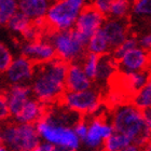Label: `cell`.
Masks as SVG:
<instances>
[{
    "instance_id": "cell-14",
    "label": "cell",
    "mask_w": 151,
    "mask_h": 151,
    "mask_svg": "<svg viewBox=\"0 0 151 151\" xmlns=\"http://www.w3.org/2000/svg\"><path fill=\"white\" fill-rule=\"evenodd\" d=\"M101 32L110 45L111 50L121 44L129 36V23L126 19H113L106 17L101 26Z\"/></svg>"
},
{
    "instance_id": "cell-10",
    "label": "cell",
    "mask_w": 151,
    "mask_h": 151,
    "mask_svg": "<svg viewBox=\"0 0 151 151\" xmlns=\"http://www.w3.org/2000/svg\"><path fill=\"white\" fill-rule=\"evenodd\" d=\"M35 70V64L24 55H21L13 58L4 75L11 84H27V82L32 81Z\"/></svg>"
},
{
    "instance_id": "cell-20",
    "label": "cell",
    "mask_w": 151,
    "mask_h": 151,
    "mask_svg": "<svg viewBox=\"0 0 151 151\" xmlns=\"http://www.w3.org/2000/svg\"><path fill=\"white\" fill-rule=\"evenodd\" d=\"M110 51L111 47L108 43L107 38L105 37L104 32H101V29L97 30L94 35L88 38V43H86V52L101 56L109 53Z\"/></svg>"
},
{
    "instance_id": "cell-22",
    "label": "cell",
    "mask_w": 151,
    "mask_h": 151,
    "mask_svg": "<svg viewBox=\"0 0 151 151\" xmlns=\"http://www.w3.org/2000/svg\"><path fill=\"white\" fill-rule=\"evenodd\" d=\"M32 19H29L28 16L25 15L23 12L17 10L11 16V19L8 21L6 26H8V28L11 32H15V34H22L28 26L32 25Z\"/></svg>"
},
{
    "instance_id": "cell-37",
    "label": "cell",
    "mask_w": 151,
    "mask_h": 151,
    "mask_svg": "<svg viewBox=\"0 0 151 151\" xmlns=\"http://www.w3.org/2000/svg\"><path fill=\"white\" fill-rule=\"evenodd\" d=\"M120 151H144L142 150V146H138L134 144V142H131L127 146H125L124 148H122Z\"/></svg>"
},
{
    "instance_id": "cell-35",
    "label": "cell",
    "mask_w": 151,
    "mask_h": 151,
    "mask_svg": "<svg viewBox=\"0 0 151 151\" xmlns=\"http://www.w3.org/2000/svg\"><path fill=\"white\" fill-rule=\"evenodd\" d=\"M39 147H40V149L42 151H73L68 148L62 147V146H56V145H53V144L45 142H41Z\"/></svg>"
},
{
    "instance_id": "cell-24",
    "label": "cell",
    "mask_w": 151,
    "mask_h": 151,
    "mask_svg": "<svg viewBox=\"0 0 151 151\" xmlns=\"http://www.w3.org/2000/svg\"><path fill=\"white\" fill-rule=\"evenodd\" d=\"M131 8L132 3L129 0H113L108 16L113 19H126L131 12Z\"/></svg>"
},
{
    "instance_id": "cell-13",
    "label": "cell",
    "mask_w": 151,
    "mask_h": 151,
    "mask_svg": "<svg viewBox=\"0 0 151 151\" xmlns=\"http://www.w3.org/2000/svg\"><path fill=\"white\" fill-rule=\"evenodd\" d=\"M151 73L149 70H144V71H120L116 73L112 82L114 85L119 86L124 93H125L129 98L133 94H135L142 85L145 84Z\"/></svg>"
},
{
    "instance_id": "cell-31",
    "label": "cell",
    "mask_w": 151,
    "mask_h": 151,
    "mask_svg": "<svg viewBox=\"0 0 151 151\" xmlns=\"http://www.w3.org/2000/svg\"><path fill=\"white\" fill-rule=\"evenodd\" d=\"M112 1L113 0H92L91 6H94L95 9L99 11L101 14H104L105 16H108Z\"/></svg>"
},
{
    "instance_id": "cell-44",
    "label": "cell",
    "mask_w": 151,
    "mask_h": 151,
    "mask_svg": "<svg viewBox=\"0 0 151 151\" xmlns=\"http://www.w3.org/2000/svg\"><path fill=\"white\" fill-rule=\"evenodd\" d=\"M53 1H55V0H53Z\"/></svg>"
},
{
    "instance_id": "cell-2",
    "label": "cell",
    "mask_w": 151,
    "mask_h": 151,
    "mask_svg": "<svg viewBox=\"0 0 151 151\" xmlns=\"http://www.w3.org/2000/svg\"><path fill=\"white\" fill-rule=\"evenodd\" d=\"M67 68L68 63L58 57L36 65L30 85L32 96L45 106L58 104L66 91L65 79Z\"/></svg>"
},
{
    "instance_id": "cell-18",
    "label": "cell",
    "mask_w": 151,
    "mask_h": 151,
    "mask_svg": "<svg viewBox=\"0 0 151 151\" xmlns=\"http://www.w3.org/2000/svg\"><path fill=\"white\" fill-rule=\"evenodd\" d=\"M118 73H119L118 60L110 53H107L105 55L99 56L97 75H96L95 80L106 82L112 81Z\"/></svg>"
},
{
    "instance_id": "cell-42",
    "label": "cell",
    "mask_w": 151,
    "mask_h": 151,
    "mask_svg": "<svg viewBox=\"0 0 151 151\" xmlns=\"http://www.w3.org/2000/svg\"><path fill=\"white\" fill-rule=\"evenodd\" d=\"M0 142H1V127H0Z\"/></svg>"
},
{
    "instance_id": "cell-25",
    "label": "cell",
    "mask_w": 151,
    "mask_h": 151,
    "mask_svg": "<svg viewBox=\"0 0 151 151\" xmlns=\"http://www.w3.org/2000/svg\"><path fill=\"white\" fill-rule=\"evenodd\" d=\"M98 62H99V56L96 54L88 53V52L82 58L81 66L84 70L85 75L88 76L91 80H95V78H96L98 69Z\"/></svg>"
},
{
    "instance_id": "cell-17",
    "label": "cell",
    "mask_w": 151,
    "mask_h": 151,
    "mask_svg": "<svg viewBox=\"0 0 151 151\" xmlns=\"http://www.w3.org/2000/svg\"><path fill=\"white\" fill-rule=\"evenodd\" d=\"M47 106L42 104L41 101H39L37 98L32 96L23 105V107L17 112V114L13 116V120L15 122L36 124L44 116V113L47 111Z\"/></svg>"
},
{
    "instance_id": "cell-3",
    "label": "cell",
    "mask_w": 151,
    "mask_h": 151,
    "mask_svg": "<svg viewBox=\"0 0 151 151\" xmlns=\"http://www.w3.org/2000/svg\"><path fill=\"white\" fill-rule=\"evenodd\" d=\"M111 124L114 131L126 135L132 142L142 147L151 137L144 121L142 111L132 103H124L113 108Z\"/></svg>"
},
{
    "instance_id": "cell-21",
    "label": "cell",
    "mask_w": 151,
    "mask_h": 151,
    "mask_svg": "<svg viewBox=\"0 0 151 151\" xmlns=\"http://www.w3.org/2000/svg\"><path fill=\"white\" fill-rule=\"evenodd\" d=\"M129 99L131 103L140 110L151 108V76L145 84L135 94H133Z\"/></svg>"
},
{
    "instance_id": "cell-28",
    "label": "cell",
    "mask_w": 151,
    "mask_h": 151,
    "mask_svg": "<svg viewBox=\"0 0 151 151\" xmlns=\"http://www.w3.org/2000/svg\"><path fill=\"white\" fill-rule=\"evenodd\" d=\"M129 97L124 92L116 85H113V88H110L106 96V103H107L111 108H116L120 105L125 103L126 98Z\"/></svg>"
},
{
    "instance_id": "cell-29",
    "label": "cell",
    "mask_w": 151,
    "mask_h": 151,
    "mask_svg": "<svg viewBox=\"0 0 151 151\" xmlns=\"http://www.w3.org/2000/svg\"><path fill=\"white\" fill-rule=\"evenodd\" d=\"M131 12L139 17H151V0H138L132 3Z\"/></svg>"
},
{
    "instance_id": "cell-6",
    "label": "cell",
    "mask_w": 151,
    "mask_h": 151,
    "mask_svg": "<svg viewBox=\"0 0 151 151\" xmlns=\"http://www.w3.org/2000/svg\"><path fill=\"white\" fill-rule=\"evenodd\" d=\"M88 0H55L45 13V22L51 30H67L75 26Z\"/></svg>"
},
{
    "instance_id": "cell-40",
    "label": "cell",
    "mask_w": 151,
    "mask_h": 151,
    "mask_svg": "<svg viewBox=\"0 0 151 151\" xmlns=\"http://www.w3.org/2000/svg\"><path fill=\"white\" fill-rule=\"evenodd\" d=\"M28 151H42L40 149V147L38 146V147H36V148H34V149H32V150H28Z\"/></svg>"
},
{
    "instance_id": "cell-41",
    "label": "cell",
    "mask_w": 151,
    "mask_h": 151,
    "mask_svg": "<svg viewBox=\"0 0 151 151\" xmlns=\"http://www.w3.org/2000/svg\"><path fill=\"white\" fill-rule=\"evenodd\" d=\"M129 1L131 3H134V2H136V1H138V0H129Z\"/></svg>"
},
{
    "instance_id": "cell-43",
    "label": "cell",
    "mask_w": 151,
    "mask_h": 151,
    "mask_svg": "<svg viewBox=\"0 0 151 151\" xmlns=\"http://www.w3.org/2000/svg\"><path fill=\"white\" fill-rule=\"evenodd\" d=\"M101 151H107V150H105V149H104V150H101Z\"/></svg>"
},
{
    "instance_id": "cell-1",
    "label": "cell",
    "mask_w": 151,
    "mask_h": 151,
    "mask_svg": "<svg viewBox=\"0 0 151 151\" xmlns=\"http://www.w3.org/2000/svg\"><path fill=\"white\" fill-rule=\"evenodd\" d=\"M79 119L80 114L69 110L60 103L47 106L44 116L36 123L41 142L78 151L81 140L76 135L73 126Z\"/></svg>"
},
{
    "instance_id": "cell-32",
    "label": "cell",
    "mask_w": 151,
    "mask_h": 151,
    "mask_svg": "<svg viewBox=\"0 0 151 151\" xmlns=\"http://www.w3.org/2000/svg\"><path fill=\"white\" fill-rule=\"evenodd\" d=\"M73 131H75L76 135L78 136L79 139L82 142V139L84 138L86 133H88V122L84 121V120L79 119L77 122L73 124Z\"/></svg>"
},
{
    "instance_id": "cell-23",
    "label": "cell",
    "mask_w": 151,
    "mask_h": 151,
    "mask_svg": "<svg viewBox=\"0 0 151 151\" xmlns=\"http://www.w3.org/2000/svg\"><path fill=\"white\" fill-rule=\"evenodd\" d=\"M131 142L132 140L126 135L114 131L107 139H105L103 148L107 151H120Z\"/></svg>"
},
{
    "instance_id": "cell-19",
    "label": "cell",
    "mask_w": 151,
    "mask_h": 151,
    "mask_svg": "<svg viewBox=\"0 0 151 151\" xmlns=\"http://www.w3.org/2000/svg\"><path fill=\"white\" fill-rule=\"evenodd\" d=\"M17 2L19 11L32 19L44 17L50 6V0H17Z\"/></svg>"
},
{
    "instance_id": "cell-15",
    "label": "cell",
    "mask_w": 151,
    "mask_h": 151,
    "mask_svg": "<svg viewBox=\"0 0 151 151\" xmlns=\"http://www.w3.org/2000/svg\"><path fill=\"white\" fill-rule=\"evenodd\" d=\"M3 94L6 97L10 116L12 118L17 114L23 105L32 97V88L27 84H11Z\"/></svg>"
},
{
    "instance_id": "cell-16",
    "label": "cell",
    "mask_w": 151,
    "mask_h": 151,
    "mask_svg": "<svg viewBox=\"0 0 151 151\" xmlns=\"http://www.w3.org/2000/svg\"><path fill=\"white\" fill-rule=\"evenodd\" d=\"M66 91H84L91 88L92 80L85 75L81 64L69 63L65 79Z\"/></svg>"
},
{
    "instance_id": "cell-7",
    "label": "cell",
    "mask_w": 151,
    "mask_h": 151,
    "mask_svg": "<svg viewBox=\"0 0 151 151\" xmlns=\"http://www.w3.org/2000/svg\"><path fill=\"white\" fill-rule=\"evenodd\" d=\"M60 103L80 116H96L103 107L101 95L92 88L76 92L65 91Z\"/></svg>"
},
{
    "instance_id": "cell-5",
    "label": "cell",
    "mask_w": 151,
    "mask_h": 151,
    "mask_svg": "<svg viewBox=\"0 0 151 151\" xmlns=\"http://www.w3.org/2000/svg\"><path fill=\"white\" fill-rule=\"evenodd\" d=\"M1 127V144L9 151H28L40 145L41 139L36 124L21 122L3 123Z\"/></svg>"
},
{
    "instance_id": "cell-33",
    "label": "cell",
    "mask_w": 151,
    "mask_h": 151,
    "mask_svg": "<svg viewBox=\"0 0 151 151\" xmlns=\"http://www.w3.org/2000/svg\"><path fill=\"white\" fill-rule=\"evenodd\" d=\"M10 112L8 109V105H6V97L4 94L0 92V125L6 122V120L9 119Z\"/></svg>"
},
{
    "instance_id": "cell-12",
    "label": "cell",
    "mask_w": 151,
    "mask_h": 151,
    "mask_svg": "<svg viewBox=\"0 0 151 151\" xmlns=\"http://www.w3.org/2000/svg\"><path fill=\"white\" fill-rule=\"evenodd\" d=\"M120 71H144L151 67V53L139 45L126 52L119 60Z\"/></svg>"
},
{
    "instance_id": "cell-27",
    "label": "cell",
    "mask_w": 151,
    "mask_h": 151,
    "mask_svg": "<svg viewBox=\"0 0 151 151\" xmlns=\"http://www.w3.org/2000/svg\"><path fill=\"white\" fill-rule=\"evenodd\" d=\"M138 45V41H137V38L135 36H129V37L126 38L125 40L123 41L122 43L119 44L118 47H116L114 49H112V55L116 60H119L121 57L126 53V52H129V50H132L134 49L135 47Z\"/></svg>"
},
{
    "instance_id": "cell-34",
    "label": "cell",
    "mask_w": 151,
    "mask_h": 151,
    "mask_svg": "<svg viewBox=\"0 0 151 151\" xmlns=\"http://www.w3.org/2000/svg\"><path fill=\"white\" fill-rule=\"evenodd\" d=\"M137 41H138L139 47L151 53V32H146L139 38H137Z\"/></svg>"
},
{
    "instance_id": "cell-30",
    "label": "cell",
    "mask_w": 151,
    "mask_h": 151,
    "mask_svg": "<svg viewBox=\"0 0 151 151\" xmlns=\"http://www.w3.org/2000/svg\"><path fill=\"white\" fill-rule=\"evenodd\" d=\"M13 54L6 44L0 41V73H4L13 60Z\"/></svg>"
},
{
    "instance_id": "cell-4",
    "label": "cell",
    "mask_w": 151,
    "mask_h": 151,
    "mask_svg": "<svg viewBox=\"0 0 151 151\" xmlns=\"http://www.w3.org/2000/svg\"><path fill=\"white\" fill-rule=\"evenodd\" d=\"M47 39L54 47L56 57L66 63H77L84 57L88 39L75 28L49 30Z\"/></svg>"
},
{
    "instance_id": "cell-11",
    "label": "cell",
    "mask_w": 151,
    "mask_h": 151,
    "mask_svg": "<svg viewBox=\"0 0 151 151\" xmlns=\"http://www.w3.org/2000/svg\"><path fill=\"white\" fill-rule=\"evenodd\" d=\"M22 55L30 60L35 65L47 63L56 57L54 47L45 38L27 41L22 47Z\"/></svg>"
},
{
    "instance_id": "cell-26",
    "label": "cell",
    "mask_w": 151,
    "mask_h": 151,
    "mask_svg": "<svg viewBox=\"0 0 151 151\" xmlns=\"http://www.w3.org/2000/svg\"><path fill=\"white\" fill-rule=\"evenodd\" d=\"M17 10V0H0V26L6 25L8 21Z\"/></svg>"
},
{
    "instance_id": "cell-36",
    "label": "cell",
    "mask_w": 151,
    "mask_h": 151,
    "mask_svg": "<svg viewBox=\"0 0 151 151\" xmlns=\"http://www.w3.org/2000/svg\"><path fill=\"white\" fill-rule=\"evenodd\" d=\"M142 111V116H144L145 124L151 134V108H147V109H144Z\"/></svg>"
},
{
    "instance_id": "cell-38",
    "label": "cell",
    "mask_w": 151,
    "mask_h": 151,
    "mask_svg": "<svg viewBox=\"0 0 151 151\" xmlns=\"http://www.w3.org/2000/svg\"><path fill=\"white\" fill-rule=\"evenodd\" d=\"M142 150L144 151H151V137L148 139V142L142 146Z\"/></svg>"
},
{
    "instance_id": "cell-9",
    "label": "cell",
    "mask_w": 151,
    "mask_h": 151,
    "mask_svg": "<svg viewBox=\"0 0 151 151\" xmlns=\"http://www.w3.org/2000/svg\"><path fill=\"white\" fill-rule=\"evenodd\" d=\"M106 17L107 16L101 14L94 6L86 4L79 14L73 28L88 39L101 28Z\"/></svg>"
},
{
    "instance_id": "cell-39",
    "label": "cell",
    "mask_w": 151,
    "mask_h": 151,
    "mask_svg": "<svg viewBox=\"0 0 151 151\" xmlns=\"http://www.w3.org/2000/svg\"><path fill=\"white\" fill-rule=\"evenodd\" d=\"M0 151H9V150H8V148H6V147H4V146L0 142Z\"/></svg>"
},
{
    "instance_id": "cell-8",
    "label": "cell",
    "mask_w": 151,
    "mask_h": 151,
    "mask_svg": "<svg viewBox=\"0 0 151 151\" xmlns=\"http://www.w3.org/2000/svg\"><path fill=\"white\" fill-rule=\"evenodd\" d=\"M114 132L111 122H108L101 116H94L88 122V133L82 142L84 147L90 151H99L104 146L105 139Z\"/></svg>"
}]
</instances>
